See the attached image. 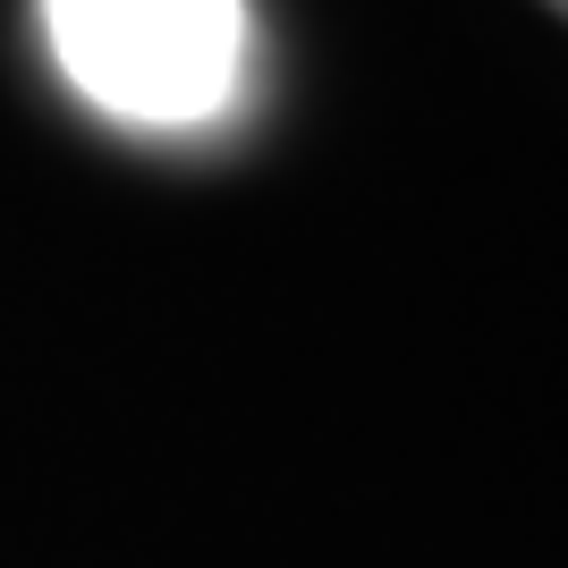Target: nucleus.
Wrapping results in <instances>:
<instances>
[{
    "label": "nucleus",
    "instance_id": "1",
    "mask_svg": "<svg viewBox=\"0 0 568 568\" xmlns=\"http://www.w3.org/2000/svg\"><path fill=\"white\" fill-rule=\"evenodd\" d=\"M51 60L136 128H204L246 85V0H43Z\"/></svg>",
    "mask_w": 568,
    "mask_h": 568
},
{
    "label": "nucleus",
    "instance_id": "2",
    "mask_svg": "<svg viewBox=\"0 0 568 568\" xmlns=\"http://www.w3.org/2000/svg\"><path fill=\"white\" fill-rule=\"evenodd\" d=\"M544 9H560V18H568V0H544Z\"/></svg>",
    "mask_w": 568,
    "mask_h": 568
}]
</instances>
